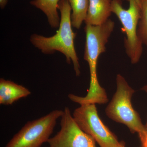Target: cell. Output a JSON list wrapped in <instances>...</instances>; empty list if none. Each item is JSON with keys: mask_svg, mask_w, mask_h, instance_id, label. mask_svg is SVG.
Masks as SVG:
<instances>
[{"mask_svg": "<svg viewBox=\"0 0 147 147\" xmlns=\"http://www.w3.org/2000/svg\"><path fill=\"white\" fill-rule=\"evenodd\" d=\"M58 9L61 16L57 33L50 37L34 34L30 40L35 47L44 54H53L56 51L63 53L65 56L67 63L72 62L76 75L79 76L81 74L80 66L74 47L76 34L71 28V9L67 0H59Z\"/></svg>", "mask_w": 147, "mask_h": 147, "instance_id": "obj_1", "label": "cell"}, {"mask_svg": "<svg viewBox=\"0 0 147 147\" xmlns=\"http://www.w3.org/2000/svg\"><path fill=\"white\" fill-rule=\"evenodd\" d=\"M115 26V23L110 19L101 25H86L85 26L86 40L84 59L88 63L90 80L89 89L85 98L89 102H102L108 96L105 90L100 86L98 82L97 62L100 55L105 52V45L114 30Z\"/></svg>", "mask_w": 147, "mask_h": 147, "instance_id": "obj_2", "label": "cell"}, {"mask_svg": "<svg viewBox=\"0 0 147 147\" xmlns=\"http://www.w3.org/2000/svg\"><path fill=\"white\" fill-rule=\"evenodd\" d=\"M116 84L117 90L105 109L106 115L115 121L126 125L131 133H138L142 139L146 135L147 131L139 114L131 104L134 90L121 74L117 75Z\"/></svg>", "mask_w": 147, "mask_h": 147, "instance_id": "obj_3", "label": "cell"}, {"mask_svg": "<svg viewBox=\"0 0 147 147\" xmlns=\"http://www.w3.org/2000/svg\"><path fill=\"white\" fill-rule=\"evenodd\" d=\"M129 3L127 9L123 7L122 1L112 0L111 11L119 18L125 34L124 47L132 64L137 63L143 53V44L137 35V28L141 17V0H127Z\"/></svg>", "mask_w": 147, "mask_h": 147, "instance_id": "obj_4", "label": "cell"}, {"mask_svg": "<svg viewBox=\"0 0 147 147\" xmlns=\"http://www.w3.org/2000/svg\"><path fill=\"white\" fill-rule=\"evenodd\" d=\"M63 110H53L36 120L28 122L5 147H40L51 137Z\"/></svg>", "mask_w": 147, "mask_h": 147, "instance_id": "obj_5", "label": "cell"}, {"mask_svg": "<svg viewBox=\"0 0 147 147\" xmlns=\"http://www.w3.org/2000/svg\"><path fill=\"white\" fill-rule=\"evenodd\" d=\"M95 105H80L74 111L73 119L81 129L92 137L100 147H117L120 142L102 123Z\"/></svg>", "mask_w": 147, "mask_h": 147, "instance_id": "obj_6", "label": "cell"}, {"mask_svg": "<svg viewBox=\"0 0 147 147\" xmlns=\"http://www.w3.org/2000/svg\"><path fill=\"white\" fill-rule=\"evenodd\" d=\"M60 130L47 143L49 147H96L92 137L79 127L65 107L61 117Z\"/></svg>", "mask_w": 147, "mask_h": 147, "instance_id": "obj_7", "label": "cell"}, {"mask_svg": "<svg viewBox=\"0 0 147 147\" xmlns=\"http://www.w3.org/2000/svg\"><path fill=\"white\" fill-rule=\"evenodd\" d=\"M86 25L98 26L108 21L111 14L112 0H89Z\"/></svg>", "mask_w": 147, "mask_h": 147, "instance_id": "obj_8", "label": "cell"}, {"mask_svg": "<svg viewBox=\"0 0 147 147\" xmlns=\"http://www.w3.org/2000/svg\"><path fill=\"white\" fill-rule=\"evenodd\" d=\"M31 92L28 88L13 82L0 79V104L12 105L16 101L28 96Z\"/></svg>", "mask_w": 147, "mask_h": 147, "instance_id": "obj_9", "label": "cell"}, {"mask_svg": "<svg viewBox=\"0 0 147 147\" xmlns=\"http://www.w3.org/2000/svg\"><path fill=\"white\" fill-rule=\"evenodd\" d=\"M59 1V0H32L30 2V3L43 11L52 28H57L59 26L60 22L57 11Z\"/></svg>", "mask_w": 147, "mask_h": 147, "instance_id": "obj_10", "label": "cell"}, {"mask_svg": "<svg viewBox=\"0 0 147 147\" xmlns=\"http://www.w3.org/2000/svg\"><path fill=\"white\" fill-rule=\"evenodd\" d=\"M71 9L72 26L79 29L86 18L89 1V0H67Z\"/></svg>", "mask_w": 147, "mask_h": 147, "instance_id": "obj_11", "label": "cell"}, {"mask_svg": "<svg viewBox=\"0 0 147 147\" xmlns=\"http://www.w3.org/2000/svg\"><path fill=\"white\" fill-rule=\"evenodd\" d=\"M137 35L142 44L147 46V0L142 1L141 17L137 28Z\"/></svg>", "mask_w": 147, "mask_h": 147, "instance_id": "obj_12", "label": "cell"}, {"mask_svg": "<svg viewBox=\"0 0 147 147\" xmlns=\"http://www.w3.org/2000/svg\"><path fill=\"white\" fill-rule=\"evenodd\" d=\"M142 90L147 93V85L143 87L142 88ZM145 126V127H146V130L147 135H146V137L144 138L141 140V141L143 147H147V121L146 124Z\"/></svg>", "mask_w": 147, "mask_h": 147, "instance_id": "obj_13", "label": "cell"}, {"mask_svg": "<svg viewBox=\"0 0 147 147\" xmlns=\"http://www.w3.org/2000/svg\"><path fill=\"white\" fill-rule=\"evenodd\" d=\"M8 0H0V7L1 9H3L8 2Z\"/></svg>", "mask_w": 147, "mask_h": 147, "instance_id": "obj_14", "label": "cell"}, {"mask_svg": "<svg viewBox=\"0 0 147 147\" xmlns=\"http://www.w3.org/2000/svg\"><path fill=\"white\" fill-rule=\"evenodd\" d=\"M117 147H125V145L123 142H120Z\"/></svg>", "mask_w": 147, "mask_h": 147, "instance_id": "obj_15", "label": "cell"}, {"mask_svg": "<svg viewBox=\"0 0 147 147\" xmlns=\"http://www.w3.org/2000/svg\"><path fill=\"white\" fill-rule=\"evenodd\" d=\"M145 1V0H141V1Z\"/></svg>", "mask_w": 147, "mask_h": 147, "instance_id": "obj_16", "label": "cell"}, {"mask_svg": "<svg viewBox=\"0 0 147 147\" xmlns=\"http://www.w3.org/2000/svg\"><path fill=\"white\" fill-rule=\"evenodd\" d=\"M121 1H124V0H121Z\"/></svg>", "mask_w": 147, "mask_h": 147, "instance_id": "obj_17", "label": "cell"}]
</instances>
